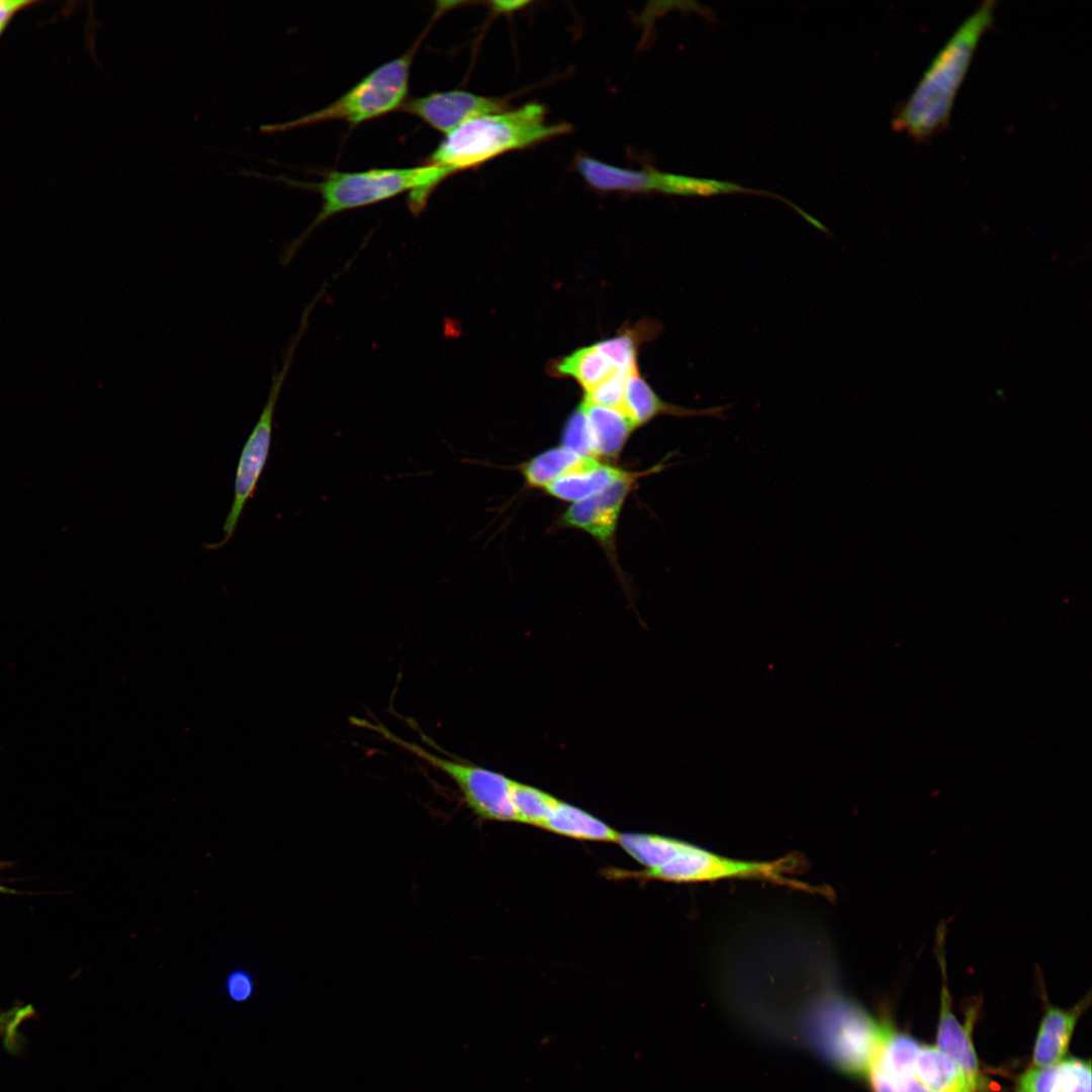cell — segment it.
I'll return each mask as SVG.
<instances>
[{"instance_id":"obj_1","label":"cell","mask_w":1092,"mask_h":1092,"mask_svg":"<svg viewBox=\"0 0 1092 1092\" xmlns=\"http://www.w3.org/2000/svg\"><path fill=\"white\" fill-rule=\"evenodd\" d=\"M995 1L985 0L957 27L892 118L895 130L917 140L945 128L957 92L982 35L994 20Z\"/></svg>"},{"instance_id":"obj_2","label":"cell","mask_w":1092,"mask_h":1092,"mask_svg":"<svg viewBox=\"0 0 1092 1092\" xmlns=\"http://www.w3.org/2000/svg\"><path fill=\"white\" fill-rule=\"evenodd\" d=\"M454 175L448 168L424 163L410 168L369 169L357 172L330 171L321 182L303 183L284 177H276L294 187L317 192L323 205L310 225L296 239L285 245L280 256L286 267L321 223L337 213L374 204L408 192L407 204L414 214L425 207L429 196L445 179Z\"/></svg>"},{"instance_id":"obj_3","label":"cell","mask_w":1092,"mask_h":1092,"mask_svg":"<svg viewBox=\"0 0 1092 1092\" xmlns=\"http://www.w3.org/2000/svg\"><path fill=\"white\" fill-rule=\"evenodd\" d=\"M817 995L800 1018L804 1044L840 1073L868 1075L891 1029L839 992Z\"/></svg>"},{"instance_id":"obj_4","label":"cell","mask_w":1092,"mask_h":1092,"mask_svg":"<svg viewBox=\"0 0 1092 1092\" xmlns=\"http://www.w3.org/2000/svg\"><path fill=\"white\" fill-rule=\"evenodd\" d=\"M569 130L571 126L565 122L546 123L545 107L529 103L464 121L446 134L425 163L446 167L455 174Z\"/></svg>"},{"instance_id":"obj_5","label":"cell","mask_w":1092,"mask_h":1092,"mask_svg":"<svg viewBox=\"0 0 1092 1092\" xmlns=\"http://www.w3.org/2000/svg\"><path fill=\"white\" fill-rule=\"evenodd\" d=\"M422 40L398 58L377 67L331 104L284 123L267 124L261 132H282L327 121H345L353 126L400 110L406 100L410 70Z\"/></svg>"},{"instance_id":"obj_6","label":"cell","mask_w":1092,"mask_h":1092,"mask_svg":"<svg viewBox=\"0 0 1092 1092\" xmlns=\"http://www.w3.org/2000/svg\"><path fill=\"white\" fill-rule=\"evenodd\" d=\"M794 867L793 858L757 861L724 856L698 845L677 839L670 857L660 867L640 872L613 870L611 874L620 876L659 880L670 883H712L733 879H751L771 882L810 893L820 892L818 888L790 877Z\"/></svg>"},{"instance_id":"obj_7","label":"cell","mask_w":1092,"mask_h":1092,"mask_svg":"<svg viewBox=\"0 0 1092 1092\" xmlns=\"http://www.w3.org/2000/svg\"><path fill=\"white\" fill-rule=\"evenodd\" d=\"M308 317L307 313H302L298 331L284 351L281 368L274 367L266 403L241 452L236 472L234 499L222 528L223 538L218 543L204 545L207 549L220 548L230 541L247 502L253 496L257 487L269 456L273 419L279 394L292 366L296 348L308 326Z\"/></svg>"},{"instance_id":"obj_8","label":"cell","mask_w":1092,"mask_h":1092,"mask_svg":"<svg viewBox=\"0 0 1092 1092\" xmlns=\"http://www.w3.org/2000/svg\"><path fill=\"white\" fill-rule=\"evenodd\" d=\"M664 467L659 463L647 470L630 471L602 491L570 504L560 516V525L585 532L610 557H614L618 521L629 493L641 477L655 474Z\"/></svg>"},{"instance_id":"obj_9","label":"cell","mask_w":1092,"mask_h":1092,"mask_svg":"<svg viewBox=\"0 0 1092 1092\" xmlns=\"http://www.w3.org/2000/svg\"><path fill=\"white\" fill-rule=\"evenodd\" d=\"M400 110L447 134L470 118L507 110V104L504 99L496 97L449 90L406 99Z\"/></svg>"},{"instance_id":"obj_10","label":"cell","mask_w":1092,"mask_h":1092,"mask_svg":"<svg viewBox=\"0 0 1092 1092\" xmlns=\"http://www.w3.org/2000/svg\"><path fill=\"white\" fill-rule=\"evenodd\" d=\"M945 934L946 924L941 921L935 933L934 943V953L942 976L937 1049L960 1068L969 1089L973 1092L982 1088V1076L971 1035L951 1011L950 993L946 980Z\"/></svg>"},{"instance_id":"obj_11","label":"cell","mask_w":1092,"mask_h":1092,"mask_svg":"<svg viewBox=\"0 0 1092 1092\" xmlns=\"http://www.w3.org/2000/svg\"><path fill=\"white\" fill-rule=\"evenodd\" d=\"M730 407V404H725L702 410H693L665 402L639 375L638 370H636L627 380L622 411L637 428L648 423L658 415H670L675 417L704 416L724 419V414Z\"/></svg>"},{"instance_id":"obj_12","label":"cell","mask_w":1092,"mask_h":1092,"mask_svg":"<svg viewBox=\"0 0 1092 1092\" xmlns=\"http://www.w3.org/2000/svg\"><path fill=\"white\" fill-rule=\"evenodd\" d=\"M1090 1003L1088 994L1073 1008L1065 1010L1050 1005L1039 1026L1032 1063L1041 1068L1060 1062L1066 1055L1078 1018Z\"/></svg>"},{"instance_id":"obj_13","label":"cell","mask_w":1092,"mask_h":1092,"mask_svg":"<svg viewBox=\"0 0 1092 1092\" xmlns=\"http://www.w3.org/2000/svg\"><path fill=\"white\" fill-rule=\"evenodd\" d=\"M1017 1092H1091L1090 1062L1068 1059L1029 1069L1019 1077Z\"/></svg>"},{"instance_id":"obj_14","label":"cell","mask_w":1092,"mask_h":1092,"mask_svg":"<svg viewBox=\"0 0 1092 1092\" xmlns=\"http://www.w3.org/2000/svg\"><path fill=\"white\" fill-rule=\"evenodd\" d=\"M583 406L594 452L597 458L616 459L622 453L632 431L636 429L627 415L617 408L593 404L584 400Z\"/></svg>"},{"instance_id":"obj_15","label":"cell","mask_w":1092,"mask_h":1092,"mask_svg":"<svg viewBox=\"0 0 1092 1092\" xmlns=\"http://www.w3.org/2000/svg\"><path fill=\"white\" fill-rule=\"evenodd\" d=\"M629 472L594 458L578 470L555 479L543 490L556 499L572 504L602 491Z\"/></svg>"},{"instance_id":"obj_16","label":"cell","mask_w":1092,"mask_h":1092,"mask_svg":"<svg viewBox=\"0 0 1092 1092\" xmlns=\"http://www.w3.org/2000/svg\"><path fill=\"white\" fill-rule=\"evenodd\" d=\"M552 833L587 841L617 842L620 832L584 810L558 800L542 827Z\"/></svg>"},{"instance_id":"obj_17","label":"cell","mask_w":1092,"mask_h":1092,"mask_svg":"<svg viewBox=\"0 0 1092 1092\" xmlns=\"http://www.w3.org/2000/svg\"><path fill=\"white\" fill-rule=\"evenodd\" d=\"M595 457L581 456L561 445L544 450L519 465L525 484L543 489L555 479L574 472Z\"/></svg>"},{"instance_id":"obj_18","label":"cell","mask_w":1092,"mask_h":1092,"mask_svg":"<svg viewBox=\"0 0 1092 1092\" xmlns=\"http://www.w3.org/2000/svg\"><path fill=\"white\" fill-rule=\"evenodd\" d=\"M557 375L574 378L584 392L595 388L611 376L616 369L599 351L596 345L580 348L554 364Z\"/></svg>"},{"instance_id":"obj_19","label":"cell","mask_w":1092,"mask_h":1092,"mask_svg":"<svg viewBox=\"0 0 1092 1092\" xmlns=\"http://www.w3.org/2000/svg\"><path fill=\"white\" fill-rule=\"evenodd\" d=\"M914 1073L931 1092H943L960 1084H967L960 1068L935 1046H919L914 1061Z\"/></svg>"},{"instance_id":"obj_20","label":"cell","mask_w":1092,"mask_h":1092,"mask_svg":"<svg viewBox=\"0 0 1092 1092\" xmlns=\"http://www.w3.org/2000/svg\"><path fill=\"white\" fill-rule=\"evenodd\" d=\"M617 842L635 860L652 870L663 864L672 854L677 839L657 834L620 833Z\"/></svg>"},{"instance_id":"obj_21","label":"cell","mask_w":1092,"mask_h":1092,"mask_svg":"<svg viewBox=\"0 0 1092 1092\" xmlns=\"http://www.w3.org/2000/svg\"><path fill=\"white\" fill-rule=\"evenodd\" d=\"M558 799L535 787L514 781L512 802L517 822L542 828Z\"/></svg>"},{"instance_id":"obj_22","label":"cell","mask_w":1092,"mask_h":1092,"mask_svg":"<svg viewBox=\"0 0 1092 1092\" xmlns=\"http://www.w3.org/2000/svg\"><path fill=\"white\" fill-rule=\"evenodd\" d=\"M561 446L585 457H596L581 403L569 415L561 433ZM599 459V458H598Z\"/></svg>"},{"instance_id":"obj_23","label":"cell","mask_w":1092,"mask_h":1092,"mask_svg":"<svg viewBox=\"0 0 1092 1092\" xmlns=\"http://www.w3.org/2000/svg\"><path fill=\"white\" fill-rule=\"evenodd\" d=\"M636 339L633 333L626 332L595 345L616 369L631 372L637 369Z\"/></svg>"},{"instance_id":"obj_24","label":"cell","mask_w":1092,"mask_h":1092,"mask_svg":"<svg viewBox=\"0 0 1092 1092\" xmlns=\"http://www.w3.org/2000/svg\"><path fill=\"white\" fill-rule=\"evenodd\" d=\"M634 371H615L595 388L584 392L583 400L593 404L622 411L626 383L629 376Z\"/></svg>"},{"instance_id":"obj_25","label":"cell","mask_w":1092,"mask_h":1092,"mask_svg":"<svg viewBox=\"0 0 1092 1092\" xmlns=\"http://www.w3.org/2000/svg\"><path fill=\"white\" fill-rule=\"evenodd\" d=\"M30 1005H18L0 1012V1040L15 1034L16 1029L33 1015Z\"/></svg>"},{"instance_id":"obj_26","label":"cell","mask_w":1092,"mask_h":1092,"mask_svg":"<svg viewBox=\"0 0 1092 1092\" xmlns=\"http://www.w3.org/2000/svg\"><path fill=\"white\" fill-rule=\"evenodd\" d=\"M226 992L236 1002H244L253 994V982L244 971H235L226 979Z\"/></svg>"},{"instance_id":"obj_27","label":"cell","mask_w":1092,"mask_h":1092,"mask_svg":"<svg viewBox=\"0 0 1092 1092\" xmlns=\"http://www.w3.org/2000/svg\"><path fill=\"white\" fill-rule=\"evenodd\" d=\"M888 1079L892 1083L896 1092H931L916 1077L914 1072L899 1074L893 1077H888Z\"/></svg>"},{"instance_id":"obj_28","label":"cell","mask_w":1092,"mask_h":1092,"mask_svg":"<svg viewBox=\"0 0 1092 1092\" xmlns=\"http://www.w3.org/2000/svg\"><path fill=\"white\" fill-rule=\"evenodd\" d=\"M868 1075L874 1092H896L892 1083L876 1060L871 1066Z\"/></svg>"},{"instance_id":"obj_29","label":"cell","mask_w":1092,"mask_h":1092,"mask_svg":"<svg viewBox=\"0 0 1092 1092\" xmlns=\"http://www.w3.org/2000/svg\"><path fill=\"white\" fill-rule=\"evenodd\" d=\"M31 1L0 0V27H5L9 19L25 6L31 5Z\"/></svg>"},{"instance_id":"obj_30","label":"cell","mask_w":1092,"mask_h":1092,"mask_svg":"<svg viewBox=\"0 0 1092 1092\" xmlns=\"http://www.w3.org/2000/svg\"><path fill=\"white\" fill-rule=\"evenodd\" d=\"M943 1092H972V1091L969 1089L967 1084H960V1085L951 1087V1088H949V1089H947V1090H945Z\"/></svg>"},{"instance_id":"obj_31","label":"cell","mask_w":1092,"mask_h":1092,"mask_svg":"<svg viewBox=\"0 0 1092 1092\" xmlns=\"http://www.w3.org/2000/svg\"><path fill=\"white\" fill-rule=\"evenodd\" d=\"M8 867V863L0 860V872Z\"/></svg>"},{"instance_id":"obj_32","label":"cell","mask_w":1092,"mask_h":1092,"mask_svg":"<svg viewBox=\"0 0 1092 1092\" xmlns=\"http://www.w3.org/2000/svg\"><path fill=\"white\" fill-rule=\"evenodd\" d=\"M3 29H4V27H0V34H1V32L3 31Z\"/></svg>"}]
</instances>
